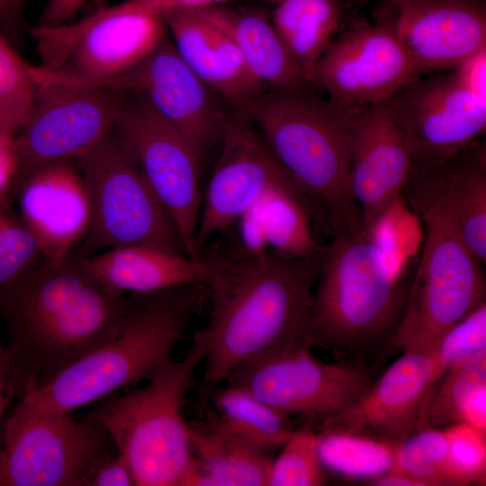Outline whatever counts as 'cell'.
Masks as SVG:
<instances>
[{"instance_id": "7bdbcfd3", "label": "cell", "mask_w": 486, "mask_h": 486, "mask_svg": "<svg viewBox=\"0 0 486 486\" xmlns=\"http://www.w3.org/2000/svg\"><path fill=\"white\" fill-rule=\"evenodd\" d=\"M460 422H465L486 434V383L470 394L461 410Z\"/></svg>"}, {"instance_id": "9c48e42d", "label": "cell", "mask_w": 486, "mask_h": 486, "mask_svg": "<svg viewBox=\"0 0 486 486\" xmlns=\"http://www.w3.org/2000/svg\"><path fill=\"white\" fill-rule=\"evenodd\" d=\"M76 164L88 188L93 210L84 256L90 250L131 245L185 254L170 215L112 136Z\"/></svg>"}, {"instance_id": "8992f818", "label": "cell", "mask_w": 486, "mask_h": 486, "mask_svg": "<svg viewBox=\"0 0 486 486\" xmlns=\"http://www.w3.org/2000/svg\"><path fill=\"white\" fill-rule=\"evenodd\" d=\"M207 351L198 329L182 359H171L147 386L109 399L86 416L107 432L136 486H190L195 459L183 405Z\"/></svg>"}, {"instance_id": "6da1fadb", "label": "cell", "mask_w": 486, "mask_h": 486, "mask_svg": "<svg viewBox=\"0 0 486 486\" xmlns=\"http://www.w3.org/2000/svg\"><path fill=\"white\" fill-rule=\"evenodd\" d=\"M320 256L287 258L238 251L209 257L203 286L211 314L203 382H226L240 367L298 346H312L314 291Z\"/></svg>"}, {"instance_id": "f6af8a7d", "label": "cell", "mask_w": 486, "mask_h": 486, "mask_svg": "<svg viewBox=\"0 0 486 486\" xmlns=\"http://www.w3.org/2000/svg\"><path fill=\"white\" fill-rule=\"evenodd\" d=\"M152 9L164 14L174 11H192L203 7L230 4L237 0H144Z\"/></svg>"}, {"instance_id": "8fae6325", "label": "cell", "mask_w": 486, "mask_h": 486, "mask_svg": "<svg viewBox=\"0 0 486 486\" xmlns=\"http://www.w3.org/2000/svg\"><path fill=\"white\" fill-rule=\"evenodd\" d=\"M113 448L104 428L88 417L12 409L0 445V486H80Z\"/></svg>"}, {"instance_id": "4dcf8cb0", "label": "cell", "mask_w": 486, "mask_h": 486, "mask_svg": "<svg viewBox=\"0 0 486 486\" xmlns=\"http://www.w3.org/2000/svg\"><path fill=\"white\" fill-rule=\"evenodd\" d=\"M486 383V349L446 373L431 392L418 430L460 422L470 394Z\"/></svg>"}, {"instance_id": "e0dca14e", "label": "cell", "mask_w": 486, "mask_h": 486, "mask_svg": "<svg viewBox=\"0 0 486 486\" xmlns=\"http://www.w3.org/2000/svg\"><path fill=\"white\" fill-rule=\"evenodd\" d=\"M94 86L143 95L201 161L220 144L228 109L182 59L169 34L138 65Z\"/></svg>"}, {"instance_id": "d6a6232c", "label": "cell", "mask_w": 486, "mask_h": 486, "mask_svg": "<svg viewBox=\"0 0 486 486\" xmlns=\"http://www.w3.org/2000/svg\"><path fill=\"white\" fill-rule=\"evenodd\" d=\"M327 475L319 454L318 435L310 423L295 429L272 460L267 486H319Z\"/></svg>"}, {"instance_id": "52a82bcc", "label": "cell", "mask_w": 486, "mask_h": 486, "mask_svg": "<svg viewBox=\"0 0 486 486\" xmlns=\"http://www.w3.org/2000/svg\"><path fill=\"white\" fill-rule=\"evenodd\" d=\"M417 217L425 229L422 252L401 317L384 343V356L436 346L454 325L485 302L482 264L443 218L433 213Z\"/></svg>"}, {"instance_id": "60d3db41", "label": "cell", "mask_w": 486, "mask_h": 486, "mask_svg": "<svg viewBox=\"0 0 486 486\" xmlns=\"http://www.w3.org/2000/svg\"><path fill=\"white\" fill-rule=\"evenodd\" d=\"M454 71L466 88L486 98V48L462 62Z\"/></svg>"}, {"instance_id": "d4e9b609", "label": "cell", "mask_w": 486, "mask_h": 486, "mask_svg": "<svg viewBox=\"0 0 486 486\" xmlns=\"http://www.w3.org/2000/svg\"><path fill=\"white\" fill-rule=\"evenodd\" d=\"M190 12L225 33L251 72L269 88L310 85L264 10L222 4Z\"/></svg>"}, {"instance_id": "30bf717a", "label": "cell", "mask_w": 486, "mask_h": 486, "mask_svg": "<svg viewBox=\"0 0 486 486\" xmlns=\"http://www.w3.org/2000/svg\"><path fill=\"white\" fill-rule=\"evenodd\" d=\"M121 92L112 136L170 215L184 253L202 257L195 243L202 198L201 160L183 135L143 95Z\"/></svg>"}, {"instance_id": "bcb514c9", "label": "cell", "mask_w": 486, "mask_h": 486, "mask_svg": "<svg viewBox=\"0 0 486 486\" xmlns=\"http://www.w3.org/2000/svg\"><path fill=\"white\" fill-rule=\"evenodd\" d=\"M0 130H5L4 129H3V127L0 125ZM8 131V130H7Z\"/></svg>"}, {"instance_id": "ffe728a7", "label": "cell", "mask_w": 486, "mask_h": 486, "mask_svg": "<svg viewBox=\"0 0 486 486\" xmlns=\"http://www.w3.org/2000/svg\"><path fill=\"white\" fill-rule=\"evenodd\" d=\"M21 220L37 241L43 260L59 262L85 240L92 223V202L76 162L36 167L14 186Z\"/></svg>"}, {"instance_id": "b9f144b4", "label": "cell", "mask_w": 486, "mask_h": 486, "mask_svg": "<svg viewBox=\"0 0 486 486\" xmlns=\"http://www.w3.org/2000/svg\"><path fill=\"white\" fill-rule=\"evenodd\" d=\"M27 0H0V32L14 44L23 29Z\"/></svg>"}, {"instance_id": "74e56055", "label": "cell", "mask_w": 486, "mask_h": 486, "mask_svg": "<svg viewBox=\"0 0 486 486\" xmlns=\"http://www.w3.org/2000/svg\"><path fill=\"white\" fill-rule=\"evenodd\" d=\"M235 224L238 225L240 251L252 256H263L270 252L264 229L261 198L246 209Z\"/></svg>"}, {"instance_id": "603a6c76", "label": "cell", "mask_w": 486, "mask_h": 486, "mask_svg": "<svg viewBox=\"0 0 486 486\" xmlns=\"http://www.w3.org/2000/svg\"><path fill=\"white\" fill-rule=\"evenodd\" d=\"M162 15L182 59L221 99L255 97L269 89L251 72L234 42L221 31L190 11Z\"/></svg>"}, {"instance_id": "f546056e", "label": "cell", "mask_w": 486, "mask_h": 486, "mask_svg": "<svg viewBox=\"0 0 486 486\" xmlns=\"http://www.w3.org/2000/svg\"><path fill=\"white\" fill-rule=\"evenodd\" d=\"M42 84V68L27 62L0 32V125L15 133Z\"/></svg>"}, {"instance_id": "2e32d148", "label": "cell", "mask_w": 486, "mask_h": 486, "mask_svg": "<svg viewBox=\"0 0 486 486\" xmlns=\"http://www.w3.org/2000/svg\"><path fill=\"white\" fill-rule=\"evenodd\" d=\"M219 145L220 155L202 198L195 234L201 254L212 236L234 225L269 189L280 185L302 188L239 111L229 107Z\"/></svg>"}, {"instance_id": "1f68e13d", "label": "cell", "mask_w": 486, "mask_h": 486, "mask_svg": "<svg viewBox=\"0 0 486 486\" xmlns=\"http://www.w3.org/2000/svg\"><path fill=\"white\" fill-rule=\"evenodd\" d=\"M388 472L405 475L418 486L452 485L444 430L428 428L410 435L397 446Z\"/></svg>"}, {"instance_id": "f35d334b", "label": "cell", "mask_w": 486, "mask_h": 486, "mask_svg": "<svg viewBox=\"0 0 486 486\" xmlns=\"http://www.w3.org/2000/svg\"><path fill=\"white\" fill-rule=\"evenodd\" d=\"M20 172V155L15 133L0 130V202L5 203L14 189Z\"/></svg>"}, {"instance_id": "83f0119b", "label": "cell", "mask_w": 486, "mask_h": 486, "mask_svg": "<svg viewBox=\"0 0 486 486\" xmlns=\"http://www.w3.org/2000/svg\"><path fill=\"white\" fill-rule=\"evenodd\" d=\"M213 404V415L226 430L267 454L283 446L295 430L288 415L237 385L218 390Z\"/></svg>"}, {"instance_id": "836d02e7", "label": "cell", "mask_w": 486, "mask_h": 486, "mask_svg": "<svg viewBox=\"0 0 486 486\" xmlns=\"http://www.w3.org/2000/svg\"><path fill=\"white\" fill-rule=\"evenodd\" d=\"M43 261L34 237L0 202V292Z\"/></svg>"}, {"instance_id": "ee69618b", "label": "cell", "mask_w": 486, "mask_h": 486, "mask_svg": "<svg viewBox=\"0 0 486 486\" xmlns=\"http://www.w3.org/2000/svg\"><path fill=\"white\" fill-rule=\"evenodd\" d=\"M88 0H48L38 25L56 26L68 22Z\"/></svg>"}, {"instance_id": "8d00e7d4", "label": "cell", "mask_w": 486, "mask_h": 486, "mask_svg": "<svg viewBox=\"0 0 486 486\" xmlns=\"http://www.w3.org/2000/svg\"><path fill=\"white\" fill-rule=\"evenodd\" d=\"M80 486H136L132 472L117 452L111 451L89 469Z\"/></svg>"}, {"instance_id": "ab89813d", "label": "cell", "mask_w": 486, "mask_h": 486, "mask_svg": "<svg viewBox=\"0 0 486 486\" xmlns=\"http://www.w3.org/2000/svg\"><path fill=\"white\" fill-rule=\"evenodd\" d=\"M22 393V389L6 347L0 343V445L9 405Z\"/></svg>"}, {"instance_id": "3957f363", "label": "cell", "mask_w": 486, "mask_h": 486, "mask_svg": "<svg viewBox=\"0 0 486 486\" xmlns=\"http://www.w3.org/2000/svg\"><path fill=\"white\" fill-rule=\"evenodd\" d=\"M222 100L253 123L280 165L319 203L332 237L364 229L349 182L352 135L363 108L323 99L310 85Z\"/></svg>"}, {"instance_id": "e575fe53", "label": "cell", "mask_w": 486, "mask_h": 486, "mask_svg": "<svg viewBox=\"0 0 486 486\" xmlns=\"http://www.w3.org/2000/svg\"><path fill=\"white\" fill-rule=\"evenodd\" d=\"M448 443V470L452 485L484 482L486 434L465 422L444 430Z\"/></svg>"}, {"instance_id": "d590c367", "label": "cell", "mask_w": 486, "mask_h": 486, "mask_svg": "<svg viewBox=\"0 0 486 486\" xmlns=\"http://www.w3.org/2000/svg\"><path fill=\"white\" fill-rule=\"evenodd\" d=\"M483 349H486L485 302L454 325L436 346L441 378Z\"/></svg>"}, {"instance_id": "7c38bea8", "label": "cell", "mask_w": 486, "mask_h": 486, "mask_svg": "<svg viewBox=\"0 0 486 486\" xmlns=\"http://www.w3.org/2000/svg\"><path fill=\"white\" fill-rule=\"evenodd\" d=\"M121 95L107 87L59 79L43 68L42 84L15 134L17 181L44 165L76 162L110 138Z\"/></svg>"}, {"instance_id": "4316f807", "label": "cell", "mask_w": 486, "mask_h": 486, "mask_svg": "<svg viewBox=\"0 0 486 486\" xmlns=\"http://www.w3.org/2000/svg\"><path fill=\"white\" fill-rule=\"evenodd\" d=\"M270 21L308 83L342 21L340 0H268Z\"/></svg>"}, {"instance_id": "ba28073f", "label": "cell", "mask_w": 486, "mask_h": 486, "mask_svg": "<svg viewBox=\"0 0 486 486\" xmlns=\"http://www.w3.org/2000/svg\"><path fill=\"white\" fill-rule=\"evenodd\" d=\"M40 67L85 85L111 80L135 67L168 35L162 14L144 0H125L76 22L30 28Z\"/></svg>"}, {"instance_id": "ac0fdd59", "label": "cell", "mask_w": 486, "mask_h": 486, "mask_svg": "<svg viewBox=\"0 0 486 486\" xmlns=\"http://www.w3.org/2000/svg\"><path fill=\"white\" fill-rule=\"evenodd\" d=\"M440 379L436 346L403 352L356 402L324 418V428L399 446L417 431Z\"/></svg>"}, {"instance_id": "44dd1931", "label": "cell", "mask_w": 486, "mask_h": 486, "mask_svg": "<svg viewBox=\"0 0 486 486\" xmlns=\"http://www.w3.org/2000/svg\"><path fill=\"white\" fill-rule=\"evenodd\" d=\"M412 166L406 141L383 103L363 108L352 135L349 182L365 228L402 199Z\"/></svg>"}, {"instance_id": "7a4b0ae2", "label": "cell", "mask_w": 486, "mask_h": 486, "mask_svg": "<svg viewBox=\"0 0 486 486\" xmlns=\"http://www.w3.org/2000/svg\"><path fill=\"white\" fill-rule=\"evenodd\" d=\"M130 305V297L100 282L73 256L43 260L0 292L5 347L22 393L113 339Z\"/></svg>"}, {"instance_id": "277c9868", "label": "cell", "mask_w": 486, "mask_h": 486, "mask_svg": "<svg viewBox=\"0 0 486 486\" xmlns=\"http://www.w3.org/2000/svg\"><path fill=\"white\" fill-rule=\"evenodd\" d=\"M392 211L357 233L324 246L314 292L312 346L365 348L390 338L409 286L392 230Z\"/></svg>"}, {"instance_id": "cb8c5ba5", "label": "cell", "mask_w": 486, "mask_h": 486, "mask_svg": "<svg viewBox=\"0 0 486 486\" xmlns=\"http://www.w3.org/2000/svg\"><path fill=\"white\" fill-rule=\"evenodd\" d=\"M100 282L121 292L151 293L190 284L203 285L209 257H191L161 248L131 245L80 256Z\"/></svg>"}, {"instance_id": "4fadbf2b", "label": "cell", "mask_w": 486, "mask_h": 486, "mask_svg": "<svg viewBox=\"0 0 486 486\" xmlns=\"http://www.w3.org/2000/svg\"><path fill=\"white\" fill-rule=\"evenodd\" d=\"M383 104L418 170L446 162L479 140L486 128V98L466 88L454 71L418 77Z\"/></svg>"}, {"instance_id": "7402d4cb", "label": "cell", "mask_w": 486, "mask_h": 486, "mask_svg": "<svg viewBox=\"0 0 486 486\" xmlns=\"http://www.w3.org/2000/svg\"><path fill=\"white\" fill-rule=\"evenodd\" d=\"M395 6L400 41L425 71L455 68L486 48L482 0H385Z\"/></svg>"}, {"instance_id": "9a60e30c", "label": "cell", "mask_w": 486, "mask_h": 486, "mask_svg": "<svg viewBox=\"0 0 486 486\" xmlns=\"http://www.w3.org/2000/svg\"><path fill=\"white\" fill-rule=\"evenodd\" d=\"M226 382L288 416L323 419L352 405L373 384L366 370L324 363L309 346L291 348L248 364Z\"/></svg>"}, {"instance_id": "5bb4252c", "label": "cell", "mask_w": 486, "mask_h": 486, "mask_svg": "<svg viewBox=\"0 0 486 486\" xmlns=\"http://www.w3.org/2000/svg\"><path fill=\"white\" fill-rule=\"evenodd\" d=\"M424 71L398 39L392 22L358 21L331 42L309 84L335 104L365 108L384 103Z\"/></svg>"}, {"instance_id": "d6986e66", "label": "cell", "mask_w": 486, "mask_h": 486, "mask_svg": "<svg viewBox=\"0 0 486 486\" xmlns=\"http://www.w3.org/2000/svg\"><path fill=\"white\" fill-rule=\"evenodd\" d=\"M403 193L415 214L443 218L475 258L486 264L484 140H475L431 169L412 166Z\"/></svg>"}, {"instance_id": "484cf974", "label": "cell", "mask_w": 486, "mask_h": 486, "mask_svg": "<svg viewBox=\"0 0 486 486\" xmlns=\"http://www.w3.org/2000/svg\"><path fill=\"white\" fill-rule=\"evenodd\" d=\"M190 426V486H267L272 458L226 430L213 413Z\"/></svg>"}, {"instance_id": "f1b7e54d", "label": "cell", "mask_w": 486, "mask_h": 486, "mask_svg": "<svg viewBox=\"0 0 486 486\" xmlns=\"http://www.w3.org/2000/svg\"><path fill=\"white\" fill-rule=\"evenodd\" d=\"M397 446L373 437L326 429L318 435L324 468L349 478H375L389 471Z\"/></svg>"}, {"instance_id": "5b68a950", "label": "cell", "mask_w": 486, "mask_h": 486, "mask_svg": "<svg viewBox=\"0 0 486 486\" xmlns=\"http://www.w3.org/2000/svg\"><path fill=\"white\" fill-rule=\"evenodd\" d=\"M194 284L132 293L118 335L84 356L40 388L27 391L14 410L67 413L119 389L149 381L171 359L196 308Z\"/></svg>"}]
</instances>
